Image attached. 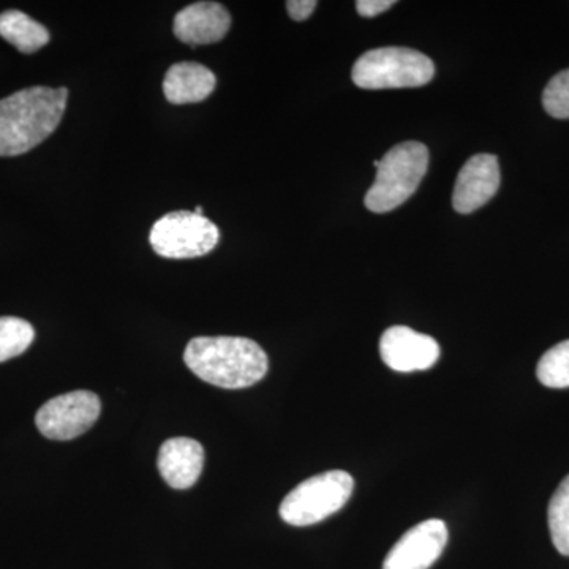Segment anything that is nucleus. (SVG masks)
<instances>
[{
  "label": "nucleus",
  "mask_w": 569,
  "mask_h": 569,
  "mask_svg": "<svg viewBox=\"0 0 569 569\" xmlns=\"http://www.w3.org/2000/svg\"><path fill=\"white\" fill-rule=\"evenodd\" d=\"M190 370L217 388L244 389L263 380L268 373V355L247 337H194L183 351Z\"/></svg>",
  "instance_id": "1"
},
{
  "label": "nucleus",
  "mask_w": 569,
  "mask_h": 569,
  "mask_svg": "<svg viewBox=\"0 0 569 569\" xmlns=\"http://www.w3.org/2000/svg\"><path fill=\"white\" fill-rule=\"evenodd\" d=\"M66 88L22 89L0 100V157L32 151L58 129L66 112Z\"/></svg>",
  "instance_id": "2"
},
{
  "label": "nucleus",
  "mask_w": 569,
  "mask_h": 569,
  "mask_svg": "<svg viewBox=\"0 0 569 569\" xmlns=\"http://www.w3.org/2000/svg\"><path fill=\"white\" fill-rule=\"evenodd\" d=\"M429 168V151L422 142L407 141L395 146L380 160L376 182L366 193L369 211H395L417 192Z\"/></svg>",
  "instance_id": "3"
},
{
  "label": "nucleus",
  "mask_w": 569,
  "mask_h": 569,
  "mask_svg": "<svg viewBox=\"0 0 569 569\" xmlns=\"http://www.w3.org/2000/svg\"><path fill=\"white\" fill-rule=\"evenodd\" d=\"M436 66L426 54L410 48L388 47L365 52L356 61L351 78L358 88H421L432 81Z\"/></svg>",
  "instance_id": "4"
},
{
  "label": "nucleus",
  "mask_w": 569,
  "mask_h": 569,
  "mask_svg": "<svg viewBox=\"0 0 569 569\" xmlns=\"http://www.w3.org/2000/svg\"><path fill=\"white\" fill-rule=\"evenodd\" d=\"M355 479L342 470L326 471L296 486L280 505V518L295 527H309L346 507Z\"/></svg>",
  "instance_id": "5"
},
{
  "label": "nucleus",
  "mask_w": 569,
  "mask_h": 569,
  "mask_svg": "<svg viewBox=\"0 0 569 569\" xmlns=\"http://www.w3.org/2000/svg\"><path fill=\"white\" fill-rule=\"evenodd\" d=\"M219 228L193 211L167 213L153 223L149 242L153 252L170 260L204 257L219 244Z\"/></svg>",
  "instance_id": "6"
},
{
  "label": "nucleus",
  "mask_w": 569,
  "mask_h": 569,
  "mask_svg": "<svg viewBox=\"0 0 569 569\" xmlns=\"http://www.w3.org/2000/svg\"><path fill=\"white\" fill-rule=\"evenodd\" d=\"M102 402L91 391H73L48 400L37 411L36 425L50 440L67 441L88 432L100 418Z\"/></svg>",
  "instance_id": "7"
},
{
  "label": "nucleus",
  "mask_w": 569,
  "mask_h": 569,
  "mask_svg": "<svg viewBox=\"0 0 569 569\" xmlns=\"http://www.w3.org/2000/svg\"><path fill=\"white\" fill-rule=\"evenodd\" d=\"M448 545L447 523L429 519L407 531L389 550L383 569H429Z\"/></svg>",
  "instance_id": "8"
},
{
  "label": "nucleus",
  "mask_w": 569,
  "mask_h": 569,
  "mask_svg": "<svg viewBox=\"0 0 569 569\" xmlns=\"http://www.w3.org/2000/svg\"><path fill=\"white\" fill-rule=\"evenodd\" d=\"M380 355L385 365L396 372H419L437 365L440 346L433 337L407 326H392L381 336Z\"/></svg>",
  "instance_id": "9"
},
{
  "label": "nucleus",
  "mask_w": 569,
  "mask_h": 569,
  "mask_svg": "<svg viewBox=\"0 0 569 569\" xmlns=\"http://www.w3.org/2000/svg\"><path fill=\"white\" fill-rule=\"evenodd\" d=\"M500 187V164L496 156L478 153L463 164L456 179L452 208L471 213L489 203Z\"/></svg>",
  "instance_id": "10"
},
{
  "label": "nucleus",
  "mask_w": 569,
  "mask_h": 569,
  "mask_svg": "<svg viewBox=\"0 0 569 569\" xmlns=\"http://www.w3.org/2000/svg\"><path fill=\"white\" fill-rule=\"evenodd\" d=\"M231 28V17L222 3L197 2L174 17V36L190 47L212 44L224 39Z\"/></svg>",
  "instance_id": "11"
},
{
  "label": "nucleus",
  "mask_w": 569,
  "mask_h": 569,
  "mask_svg": "<svg viewBox=\"0 0 569 569\" xmlns=\"http://www.w3.org/2000/svg\"><path fill=\"white\" fill-rule=\"evenodd\" d=\"M157 466L170 488L190 489L203 473L204 449L193 438H170L160 447Z\"/></svg>",
  "instance_id": "12"
},
{
  "label": "nucleus",
  "mask_w": 569,
  "mask_h": 569,
  "mask_svg": "<svg viewBox=\"0 0 569 569\" xmlns=\"http://www.w3.org/2000/svg\"><path fill=\"white\" fill-rule=\"evenodd\" d=\"M217 86L216 74L197 62H179L164 74L163 93L173 104L203 102Z\"/></svg>",
  "instance_id": "13"
},
{
  "label": "nucleus",
  "mask_w": 569,
  "mask_h": 569,
  "mask_svg": "<svg viewBox=\"0 0 569 569\" xmlns=\"http://www.w3.org/2000/svg\"><path fill=\"white\" fill-rule=\"evenodd\" d=\"M0 37L24 54H33L50 41L48 29L20 10L0 14Z\"/></svg>",
  "instance_id": "14"
},
{
  "label": "nucleus",
  "mask_w": 569,
  "mask_h": 569,
  "mask_svg": "<svg viewBox=\"0 0 569 569\" xmlns=\"http://www.w3.org/2000/svg\"><path fill=\"white\" fill-rule=\"evenodd\" d=\"M548 519L553 546L561 556L569 557V475L550 498Z\"/></svg>",
  "instance_id": "15"
},
{
  "label": "nucleus",
  "mask_w": 569,
  "mask_h": 569,
  "mask_svg": "<svg viewBox=\"0 0 569 569\" xmlns=\"http://www.w3.org/2000/svg\"><path fill=\"white\" fill-rule=\"evenodd\" d=\"M36 331L29 321L17 317H0V362L24 353L32 346Z\"/></svg>",
  "instance_id": "16"
},
{
  "label": "nucleus",
  "mask_w": 569,
  "mask_h": 569,
  "mask_svg": "<svg viewBox=\"0 0 569 569\" xmlns=\"http://www.w3.org/2000/svg\"><path fill=\"white\" fill-rule=\"evenodd\" d=\"M538 380L553 389L569 388V340L550 348L539 359Z\"/></svg>",
  "instance_id": "17"
},
{
  "label": "nucleus",
  "mask_w": 569,
  "mask_h": 569,
  "mask_svg": "<svg viewBox=\"0 0 569 569\" xmlns=\"http://www.w3.org/2000/svg\"><path fill=\"white\" fill-rule=\"evenodd\" d=\"M542 104L549 116L569 119V69L560 71L546 86Z\"/></svg>",
  "instance_id": "18"
},
{
  "label": "nucleus",
  "mask_w": 569,
  "mask_h": 569,
  "mask_svg": "<svg viewBox=\"0 0 569 569\" xmlns=\"http://www.w3.org/2000/svg\"><path fill=\"white\" fill-rule=\"evenodd\" d=\"M396 6L395 0H358L356 10L361 17L373 18Z\"/></svg>",
  "instance_id": "19"
},
{
  "label": "nucleus",
  "mask_w": 569,
  "mask_h": 569,
  "mask_svg": "<svg viewBox=\"0 0 569 569\" xmlns=\"http://www.w3.org/2000/svg\"><path fill=\"white\" fill-rule=\"evenodd\" d=\"M317 7L318 2L316 0H288L287 2L288 14L295 21H306L316 11Z\"/></svg>",
  "instance_id": "20"
},
{
  "label": "nucleus",
  "mask_w": 569,
  "mask_h": 569,
  "mask_svg": "<svg viewBox=\"0 0 569 569\" xmlns=\"http://www.w3.org/2000/svg\"><path fill=\"white\" fill-rule=\"evenodd\" d=\"M193 212L197 213V216H204V211L203 208H201V206H197Z\"/></svg>",
  "instance_id": "21"
},
{
  "label": "nucleus",
  "mask_w": 569,
  "mask_h": 569,
  "mask_svg": "<svg viewBox=\"0 0 569 569\" xmlns=\"http://www.w3.org/2000/svg\"><path fill=\"white\" fill-rule=\"evenodd\" d=\"M373 167H376V168L380 167V160H376V162H373Z\"/></svg>",
  "instance_id": "22"
}]
</instances>
